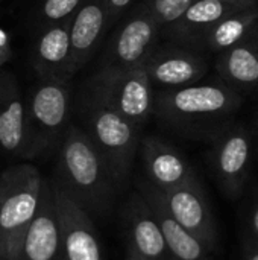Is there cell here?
<instances>
[{"mask_svg":"<svg viewBox=\"0 0 258 260\" xmlns=\"http://www.w3.org/2000/svg\"><path fill=\"white\" fill-rule=\"evenodd\" d=\"M160 30L173 23L195 0H144Z\"/></svg>","mask_w":258,"mask_h":260,"instance_id":"23","label":"cell"},{"mask_svg":"<svg viewBox=\"0 0 258 260\" xmlns=\"http://www.w3.org/2000/svg\"><path fill=\"white\" fill-rule=\"evenodd\" d=\"M138 192L151 207L164 238L167 251L172 257L176 260H211V253L204 247V244L198 241L192 233H189L184 227H181L170 215L160 189L148 181H141L138 184Z\"/></svg>","mask_w":258,"mask_h":260,"instance_id":"16","label":"cell"},{"mask_svg":"<svg viewBox=\"0 0 258 260\" xmlns=\"http://www.w3.org/2000/svg\"><path fill=\"white\" fill-rule=\"evenodd\" d=\"M240 9L245 6L228 0H195L173 23L161 30V37L170 43L199 50L205 34L219 20Z\"/></svg>","mask_w":258,"mask_h":260,"instance_id":"15","label":"cell"},{"mask_svg":"<svg viewBox=\"0 0 258 260\" xmlns=\"http://www.w3.org/2000/svg\"><path fill=\"white\" fill-rule=\"evenodd\" d=\"M160 37L161 30L158 23L151 14L146 2H140L113 35L105 52L102 69L116 70L144 64L157 47Z\"/></svg>","mask_w":258,"mask_h":260,"instance_id":"8","label":"cell"},{"mask_svg":"<svg viewBox=\"0 0 258 260\" xmlns=\"http://www.w3.org/2000/svg\"><path fill=\"white\" fill-rule=\"evenodd\" d=\"M15 260H65L56 200L47 178L43 181L36 213L21 239Z\"/></svg>","mask_w":258,"mask_h":260,"instance_id":"11","label":"cell"},{"mask_svg":"<svg viewBox=\"0 0 258 260\" xmlns=\"http://www.w3.org/2000/svg\"><path fill=\"white\" fill-rule=\"evenodd\" d=\"M134 0H106L108 8V26L116 24L128 11V8L132 5Z\"/></svg>","mask_w":258,"mask_h":260,"instance_id":"25","label":"cell"},{"mask_svg":"<svg viewBox=\"0 0 258 260\" xmlns=\"http://www.w3.org/2000/svg\"><path fill=\"white\" fill-rule=\"evenodd\" d=\"M0 148L12 157L35 158L26 101L17 78L3 70H0Z\"/></svg>","mask_w":258,"mask_h":260,"instance_id":"12","label":"cell"},{"mask_svg":"<svg viewBox=\"0 0 258 260\" xmlns=\"http://www.w3.org/2000/svg\"><path fill=\"white\" fill-rule=\"evenodd\" d=\"M161 195L176 222L201 241L210 253H214L217 248V227L199 177L196 175L173 189L161 190Z\"/></svg>","mask_w":258,"mask_h":260,"instance_id":"9","label":"cell"},{"mask_svg":"<svg viewBox=\"0 0 258 260\" xmlns=\"http://www.w3.org/2000/svg\"><path fill=\"white\" fill-rule=\"evenodd\" d=\"M222 82L239 94L258 91V27L236 46L217 53L214 62Z\"/></svg>","mask_w":258,"mask_h":260,"instance_id":"20","label":"cell"},{"mask_svg":"<svg viewBox=\"0 0 258 260\" xmlns=\"http://www.w3.org/2000/svg\"><path fill=\"white\" fill-rule=\"evenodd\" d=\"M246 224H248L246 233L258 244V187L254 189L246 209Z\"/></svg>","mask_w":258,"mask_h":260,"instance_id":"24","label":"cell"},{"mask_svg":"<svg viewBox=\"0 0 258 260\" xmlns=\"http://www.w3.org/2000/svg\"><path fill=\"white\" fill-rule=\"evenodd\" d=\"M258 27V5L233 12L219 20L204 37L199 50L220 53L243 41Z\"/></svg>","mask_w":258,"mask_h":260,"instance_id":"21","label":"cell"},{"mask_svg":"<svg viewBox=\"0 0 258 260\" xmlns=\"http://www.w3.org/2000/svg\"><path fill=\"white\" fill-rule=\"evenodd\" d=\"M144 69L154 88L172 90L199 82L208 72V62L199 50L170 43L157 46Z\"/></svg>","mask_w":258,"mask_h":260,"instance_id":"10","label":"cell"},{"mask_svg":"<svg viewBox=\"0 0 258 260\" xmlns=\"http://www.w3.org/2000/svg\"><path fill=\"white\" fill-rule=\"evenodd\" d=\"M125 225L128 247L141 259L161 260L170 256L158 222L138 190L129 197L125 207Z\"/></svg>","mask_w":258,"mask_h":260,"instance_id":"19","label":"cell"},{"mask_svg":"<svg viewBox=\"0 0 258 260\" xmlns=\"http://www.w3.org/2000/svg\"><path fill=\"white\" fill-rule=\"evenodd\" d=\"M29 131L33 155L58 146L70 125L68 81L58 78H38L26 99Z\"/></svg>","mask_w":258,"mask_h":260,"instance_id":"5","label":"cell"},{"mask_svg":"<svg viewBox=\"0 0 258 260\" xmlns=\"http://www.w3.org/2000/svg\"><path fill=\"white\" fill-rule=\"evenodd\" d=\"M242 250L243 260H258V244L248 233H243L242 236Z\"/></svg>","mask_w":258,"mask_h":260,"instance_id":"27","label":"cell"},{"mask_svg":"<svg viewBox=\"0 0 258 260\" xmlns=\"http://www.w3.org/2000/svg\"><path fill=\"white\" fill-rule=\"evenodd\" d=\"M161 260H176L175 257H172V256H167V257H164V259H161Z\"/></svg>","mask_w":258,"mask_h":260,"instance_id":"31","label":"cell"},{"mask_svg":"<svg viewBox=\"0 0 258 260\" xmlns=\"http://www.w3.org/2000/svg\"><path fill=\"white\" fill-rule=\"evenodd\" d=\"M84 0H41L35 11L38 29L61 23L73 17Z\"/></svg>","mask_w":258,"mask_h":260,"instance_id":"22","label":"cell"},{"mask_svg":"<svg viewBox=\"0 0 258 260\" xmlns=\"http://www.w3.org/2000/svg\"><path fill=\"white\" fill-rule=\"evenodd\" d=\"M70 20L40 29L32 52V66L38 78L70 81L75 75L70 47Z\"/></svg>","mask_w":258,"mask_h":260,"instance_id":"17","label":"cell"},{"mask_svg":"<svg viewBox=\"0 0 258 260\" xmlns=\"http://www.w3.org/2000/svg\"><path fill=\"white\" fill-rule=\"evenodd\" d=\"M242 104V94L219 79L160 90L155 93L154 114L181 136L213 142L234 122Z\"/></svg>","mask_w":258,"mask_h":260,"instance_id":"1","label":"cell"},{"mask_svg":"<svg viewBox=\"0 0 258 260\" xmlns=\"http://www.w3.org/2000/svg\"><path fill=\"white\" fill-rule=\"evenodd\" d=\"M90 216L103 215L119 190L111 171L82 129L70 123L58 145L55 178L52 180Z\"/></svg>","mask_w":258,"mask_h":260,"instance_id":"2","label":"cell"},{"mask_svg":"<svg viewBox=\"0 0 258 260\" xmlns=\"http://www.w3.org/2000/svg\"><path fill=\"white\" fill-rule=\"evenodd\" d=\"M228 2L236 3V5H240V6H245V8H249V6L258 5V0H228Z\"/></svg>","mask_w":258,"mask_h":260,"instance_id":"28","label":"cell"},{"mask_svg":"<svg viewBox=\"0 0 258 260\" xmlns=\"http://www.w3.org/2000/svg\"><path fill=\"white\" fill-rule=\"evenodd\" d=\"M90 88L140 129L154 114L155 91L144 64L116 70L100 69Z\"/></svg>","mask_w":258,"mask_h":260,"instance_id":"6","label":"cell"},{"mask_svg":"<svg viewBox=\"0 0 258 260\" xmlns=\"http://www.w3.org/2000/svg\"><path fill=\"white\" fill-rule=\"evenodd\" d=\"M125 260H144V259H141L132 248H129L128 247V250H126V259Z\"/></svg>","mask_w":258,"mask_h":260,"instance_id":"29","label":"cell"},{"mask_svg":"<svg viewBox=\"0 0 258 260\" xmlns=\"http://www.w3.org/2000/svg\"><path fill=\"white\" fill-rule=\"evenodd\" d=\"M12 56H14V50L11 47L9 34L0 26V70L12 59Z\"/></svg>","mask_w":258,"mask_h":260,"instance_id":"26","label":"cell"},{"mask_svg":"<svg viewBox=\"0 0 258 260\" xmlns=\"http://www.w3.org/2000/svg\"><path fill=\"white\" fill-rule=\"evenodd\" d=\"M56 200L65 260H103L91 216L52 180Z\"/></svg>","mask_w":258,"mask_h":260,"instance_id":"13","label":"cell"},{"mask_svg":"<svg viewBox=\"0 0 258 260\" xmlns=\"http://www.w3.org/2000/svg\"><path fill=\"white\" fill-rule=\"evenodd\" d=\"M82 120V129L106 161L117 187L122 189L140 149L143 129L119 114L91 88L84 99Z\"/></svg>","mask_w":258,"mask_h":260,"instance_id":"3","label":"cell"},{"mask_svg":"<svg viewBox=\"0 0 258 260\" xmlns=\"http://www.w3.org/2000/svg\"><path fill=\"white\" fill-rule=\"evenodd\" d=\"M108 27L106 0H84L70 20V47L75 73L88 62Z\"/></svg>","mask_w":258,"mask_h":260,"instance_id":"18","label":"cell"},{"mask_svg":"<svg viewBox=\"0 0 258 260\" xmlns=\"http://www.w3.org/2000/svg\"><path fill=\"white\" fill-rule=\"evenodd\" d=\"M44 177L29 163L9 166L0 175V260H15L33 219Z\"/></svg>","mask_w":258,"mask_h":260,"instance_id":"4","label":"cell"},{"mask_svg":"<svg viewBox=\"0 0 258 260\" xmlns=\"http://www.w3.org/2000/svg\"><path fill=\"white\" fill-rule=\"evenodd\" d=\"M254 154V133L236 120L211 142L208 165L227 198L234 201L245 193L252 171Z\"/></svg>","mask_w":258,"mask_h":260,"instance_id":"7","label":"cell"},{"mask_svg":"<svg viewBox=\"0 0 258 260\" xmlns=\"http://www.w3.org/2000/svg\"><path fill=\"white\" fill-rule=\"evenodd\" d=\"M140 152L148 183L163 192L198 175L193 165L178 148L157 136L141 137Z\"/></svg>","mask_w":258,"mask_h":260,"instance_id":"14","label":"cell"},{"mask_svg":"<svg viewBox=\"0 0 258 260\" xmlns=\"http://www.w3.org/2000/svg\"><path fill=\"white\" fill-rule=\"evenodd\" d=\"M254 133V142H255V146L258 145V117H257V129L255 131H252Z\"/></svg>","mask_w":258,"mask_h":260,"instance_id":"30","label":"cell"}]
</instances>
